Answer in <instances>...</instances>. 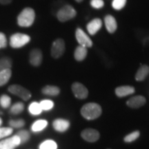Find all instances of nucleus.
Returning <instances> with one entry per match:
<instances>
[{"instance_id":"obj_2","label":"nucleus","mask_w":149,"mask_h":149,"mask_svg":"<svg viewBox=\"0 0 149 149\" xmlns=\"http://www.w3.org/2000/svg\"><path fill=\"white\" fill-rule=\"evenodd\" d=\"M35 19V10L31 8H26L18 15L17 24L21 27H30L34 23Z\"/></svg>"},{"instance_id":"obj_22","label":"nucleus","mask_w":149,"mask_h":149,"mask_svg":"<svg viewBox=\"0 0 149 149\" xmlns=\"http://www.w3.org/2000/svg\"><path fill=\"white\" fill-rule=\"evenodd\" d=\"M12 76L11 69H6L0 71V86H3L8 82Z\"/></svg>"},{"instance_id":"obj_38","label":"nucleus","mask_w":149,"mask_h":149,"mask_svg":"<svg viewBox=\"0 0 149 149\" xmlns=\"http://www.w3.org/2000/svg\"><path fill=\"white\" fill-rule=\"evenodd\" d=\"M107 149H111V148H107Z\"/></svg>"},{"instance_id":"obj_23","label":"nucleus","mask_w":149,"mask_h":149,"mask_svg":"<svg viewBox=\"0 0 149 149\" xmlns=\"http://www.w3.org/2000/svg\"><path fill=\"white\" fill-rule=\"evenodd\" d=\"M28 110H29L30 114L34 115V116H37V115H40L43 111L42 108L40 107V103L37 102H31V103L29 104Z\"/></svg>"},{"instance_id":"obj_25","label":"nucleus","mask_w":149,"mask_h":149,"mask_svg":"<svg viewBox=\"0 0 149 149\" xmlns=\"http://www.w3.org/2000/svg\"><path fill=\"white\" fill-rule=\"evenodd\" d=\"M11 98L8 95L3 94L0 96V107L3 109H9L11 106Z\"/></svg>"},{"instance_id":"obj_28","label":"nucleus","mask_w":149,"mask_h":149,"mask_svg":"<svg viewBox=\"0 0 149 149\" xmlns=\"http://www.w3.org/2000/svg\"><path fill=\"white\" fill-rule=\"evenodd\" d=\"M26 124L25 120L23 119H15L10 120L8 122V125L12 128H22Z\"/></svg>"},{"instance_id":"obj_36","label":"nucleus","mask_w":149,"mask_h":149,"mask_svg":"<svg viewBox=\"0 0 149 149\" xmlns=\"http://www.w3.org/2000/svg\"><path fill=\"white\" fill-rule=\"evenodd\" d=\"M2 123H3V120H2V119H1V117H0V126H1V124H2Z\"/></svg>"},{"instance_id":"obj_4","label":"nucleus","mask_w":149,"mask_h":149,"mask_svg":"<svg viewBox=\"0 0 149 149\" xmlns=\"http://www.w3.org/2000/svg\"><path fill=\"white\" fill-rule=\"evenodd\" d=\"M8 92L14 95L17 96L24 101H28L31 97V93L27 88L21 85L13 84L8 88Z\"/></svg>"},{"instance_id":"obj_12","label":"nucleus","mask_w":149,"mask_h":149,"mask_svg":"<svg viewBox=\"0 0 149 149\" xmlns=\"http://www.w3.org/2000/svg\"><path fill=\"white\" fill-rule=\"evenodd\" d=\"M53 127L56 131L59 133H64L70 127L69 121L65 119H56L53 122Z\"/></svg>"},{"instance_id":"obj_19","label":"nucleus","mask_w":149,"mask_h":149,"mask_svg":"<svg viewBox=\"0 0 149 149\" xmlns=\"http://www.w3.org/2000/svg\"><path fill=\"white\" fill-rule=\"evenodd\" d=\"M24 104L22 103L21 102H16L13 104L12 106H10V107L9 108V113L11 115H20L22 113H23L24 111Z\"/></svg>"},{"instance_id":"obj_30","label":"nucleus","mask_w":149,"mask_h":149,"mask_svg":"<svg viewBox=\"0 0 149 149\" xmlns=\"http://www.w3.org/2000/svg\"><path fill=\"white\" fill-rule=\"evenodd\" d=\"M13 132V128L8 127H0V139L6 138L12 135Z\"/></svg>"},{"instance_id":"obj_5","label":"nucleus","mask_w":149,"mask_h":149,"mask_svg":"<svg viewBox=\"0 0 149 149\" xmlns=\"http://www.w3.org/2000/svg\"><path fill=\"white\" fill-rule=\"evenodd\" d=\"M76 10L71 6L66 5L59 9L57 13V17L61 22H65L71 19L76 16Z\"/></svg>"},{"instance_id":"obj_32","label":"nucleus","mask_w":149,"mask_h":149,"mask_svg":"<svg viewBox=\"0 0 149 149\" xmlns=\"http://www.w3.org/2000/svg\"><path fill=\"white\" fill-rule=\"evenodd\" d=\"M126 0H113L112 6L115 10H120L125 6Z\"/></svg>"},{"instance_id":"obj_37","label":"nucleus","mask_w":149,"mask_h":149,"mask_svg":"<svg viewBox=\"0 0 149 149\" xmlns=\"http://www.w3.org/2000/svg\"><path fill=\"white\" fill-rule=\"evenodd\" d=\"M76 1H77V2H81V1H82L83 0H75Z\"/></svg>"},{"instance_id":"obj_13","label":"nucleus","mask_w":149,"mask_h":149,"mask_svg":"<svg viewBox=\"0 0 149 149\" xmlns=\"http://www.w3.org/2000/svg\"><path fill=\"white\" fill-rule=\"evenodd\" d=\"M146 98L141 95H137L130 98L126 102V104L128 107L132 109H138L144 105L146 104Z\"/></svg>"},{"instance_id":"obj_34","label":"nucleus","mask_w":149,"mask_h":149,"mask_svg":"<svg viewBox=\"0 0 149 149\" xmlns=\"http://www.w3.org/2000/svg\"><path fill=\"white\" fill-rule=\"evenodd\" d=\"M7 46V39L4 33L0 32V49Z\"/></svg>"},{"instance_id":"obj_14","label":"nucleus","mask_w":149,"mask_h":149,"mask_svg":"<svg viewBox=\"0 0 149 149\" xmlns=\"http://www.w3.org/2000/svg\"><path fill=\"white\" fill-rule=\"evenodd\" d=\"M102 22L100 19H95L89 22L87 25V31L89 34L93 35L96 34L102 28Z\"/></svg>"},{"instance_id":"obj_33","label":"nucleus","mask_w":149,"mask_h":149,"mask_svg":"<svg viewBox=\"0 0 149 149\" xmlns=\"http://www.w3.org/2000/svg\"><path fill=\"white\" fill-rule=\"evenodd\" d=\"M91 5L94 8L100 9L104 6V3L103 0H91Z\"/></svg>"},{"instance_id":"obj_18","label":"nucleus","mask_w":149,"mask_h":149,"mask_svg":"<svg viewBox=\"0 0 149 149\" xmlns=\"http://www.w3.org/2000/svg\"><path fill=\"white\" fill-rule=\"evenodd\" d=\"M42 92L43 94L46 95L55 97L57 96L60 93V89L56 86L48 85L42 88Z\"/></svg>"},{"instance_id":"obj_29","label":"nucleus","mask_w":149,"mask_h":149,"mask_svg":"<svg viewBox=\"0 0 149 149\" xmlns=\"http://www.w3.org/2000/svg\"><path fill=\"white\" fill-rule=\"evenodd\" d=\"M42 111H50L54 107V102L50 100H44L40 102Z\"/></svg>"},{"instance_id":"obj_7","label":"nucleus","mask_w":149,"mask_h":149,"mask_svg":"<svg viewBox=\"0 0 149 149\" xmlns=\"http://www.w3.org/2000/svg\"><path fill=\"white\" fill-rule=\"evenodd\" d=\"M65 52V43L61 39H57L53 43L51 53L53 58H59Z\"/></svg>"},{"instance_id":"obj_3","label":"nucleus","mask_w":149,"mask_h":149,"mask_svg":"<svg viewBox=\"0 0 149 149\" xmlns=\"http://www.w3.org/2000/svg\"><path fill=\"white\" fill-rule=\"evenodd\" d=\"M30 41L31 37L29 35L17 33L11 35L9 44L13 48H19L29 44Z\"/></svg>"},{"instance_id":"obj_8","label":"nucleus","mask_w":149,"mask_h":149,"mask_svg":"<svg viewBox=\"0 0 149 149\" xmlns=\"http://www.w3.org/2000/svg\"><path fill=\"white\" fill-rule=\"evenodd\" d=\"M72 91L74 95L79 100H84L88 95V91L86 87L79 82H74L72 85Z\"/></svg>"},{"instance_id":"obj_26","label":"nucleus","mask_w":149,"mask_h":149,"mask_svg":"<svg viewBox=\"0 0 149 149\" xmlns=\"http://www.w3.org/2000/svg\"><path fill=\"white\" fill-rule=\"evenodd\" d=\"M39 149H57V144L54 140L46 139L41 143Z\"/></svg>"},{"instance_id":"obj_9","label":"nucleus","mask_w":149,"mask_h":149,"mask_svg":"<svg viewBox=\"0 0 149 149\" xmlns=\"http://www.w3.org/2000/svg\"><path fill=\"white\" fill-rule=\"evenodd\" d=\"M76 39L79 46H84L86 48H90L93 46V42L91 40L90 37L84 33V31L81 29H77L75 32Z\"/></svg>"},{"instance_id":"obj_20","label":"nucleus","mask_w":149,"mask_h":149,"mask_svg":"<svg viewBox=\"0 0 149 149\" xmlns=\"http://www.w3.org/2000/svg\"><path fill=\"white\" fill-rule=\"evenodd\" d=\"M87 55V49L84 46H79L76 48L74 51V59L78 61H81L86 58Z\"/></svg>"},{"instance_id":"obj_27","label":"nucleus","mask_w":149,"mask_h":149,"mask_svg":"<svg viewBox=\"0 0 149 149\" xmlns=\"http://www.w3.org/2000/svg\"><path fill=\"white\" fill-rule=\"evenodd\" d=\"M17 135L18 136L19 138L20 139L21 141V144H25L27 141H29L30 138H31V134H30L29 131L27 130H20L17 133Z\"/></svg>"},{"instance_id":"obj_35","label":"nucleus","mask_w":149,"mask_h":149,"mask_svg":"<svg viewBox=\"0 0 149 149\" xmlns=\"http://www.w3.org/2000/svg\"><path fill=\"white\" fill-rule=\"evenodd\" d=\"M12 2V0H0V3L2 5H8Z\"/></svg>"},{"instance_id":"obj_10","label":"nucleus","mask_w":149,"mask_h":149,"mask_svg":"<svg viewBox=\"0 0 149 149\" xmlns=\"http://www.w3.org/2000/svg\"><path fill=\"white\" fill-rule=\"evenodd\" d=\"M81 137L88 142H95L100 139V133L95 129L93 128H86L82 130L81 133Z\"/></svg>"},{"instance_id":"obj_1","label":"nucleus","mask_w":149,"mask_h":149,"mask_svg":"<svg viewBox=\"0 0 149 149\" xmlns=\"http://www.w3.org/2000/svg\"><path fill=\"white\" fill-rule=\"evenodd\" d=\"M102 107L96 103H88L81 109V114L88 120H95L102 115Z\"/></svg>"},{"instance_id":"obj_24","label":"nucleus","mask_w":149,"mask_h":149,"mask_svg":"<svg viewBox=\"0 0 149 149\" xmlns=\"http://www.w3.org/2000/svg\"><path fill=\"white\" fill-rule=\"evenodd\" d=\"M13 66V60L8 57L0 58V71L6 69H11Z\"/></svg>"},{"instance_id":"obj_6","label":"nucleus","mask_w":149,"mask_h":149,"mask_svg":"<svg viewBox=\"0 0 149 149\" xmlns=\"http://www.w3.org/2000/svg\"><path fill=\"white\" fill-rule=\"evenodd\" d=\"M21 145V141L17 135L7 137L0 141V149H15Z\"/></svg>"},{"instance_id":"obj_16","label":"nucleus","mask_w":149,"mask_h":149,"mask_svg":"<svg viewBox=\"0 0 149 149\" xmlns=\"http://www.w3.org/2000/svg\"><path fill=\"white\" fill-rule=\"evenodd\" d=\"M104 22H105L107 31L110 33H113L117 30V22L114 17L111 15L106 16L105 18H104Z\"/></svg>"},{"instance_id":"obj_17","label":"nucleus","mask_w":149,"mask_h":149,"mask_svg":"<svg viewBox=\"0 0 149 149\" xmlns=\"http://www.w3.org/2000/svg\"><path fill=\"white\" fill-rule=\"evenodd\" d=\"M48 121L45 120H38L33 123L31 125V130L33 133H39L47 127Z\"/></svg>"},{"instance_id":"obj_21","label":"nucleus","mask_w":149,"mask_h":149,"mask_svg":"<svg viewBox=\"0 0 149 149\" xmlns=\"http://www.w3.org/2000/svg\"><path fill=\"white\" fill-rule=\"evenodd\" d=\"M149 73V67L147 65H143L137 70L135 74V79L137 81H143Z\"/></svg>"},{"instance_id":"obj_15","label":"nucleus","mask_w":149,"mask_h":149,"mask_svg":"<svg viewBox=\"0 0 149 149\" xmlns=\"http://www.w3.org/2000/svg\"><path fill=\"white\" fill-rule=\"evenodd\" d=\"M135 88L130 86H122L117 87L115 89V94L117 97H123L135 93Z\"/></svg>"},{"instance_id":"obj_11","label":"nucleus","mask_w":149,"mask_h":149,"mask_svg":"<svg viewBox=\"0 0 149 149\" xmlns=\"http://www.w3.org/2000/svg\"><path fill=\"white\" fill-rule=\"evenodd\" d=\"M43 55L41 50L35 48L31 51L29 55V61L33 66L37 67L40 66L42 62Z\"/></svg>"},{"instance_id":"obj_31","label":"nucleus","mask_w":149,"mask_h":149,"mask_svg":"<svg viewBox=\"0 0 149 149\" xmlns=\"http://www.w3.org/2000/svg\"><path fill=\"white\" fill-rule=\"evenodd\" d=\"M140 135V133L138 130H136V131H133L132 133H130V134H128L127 135L125 136L124 137V140L125 142H132V141H135L137 139Z\"/></svg>"}]
</instances>
